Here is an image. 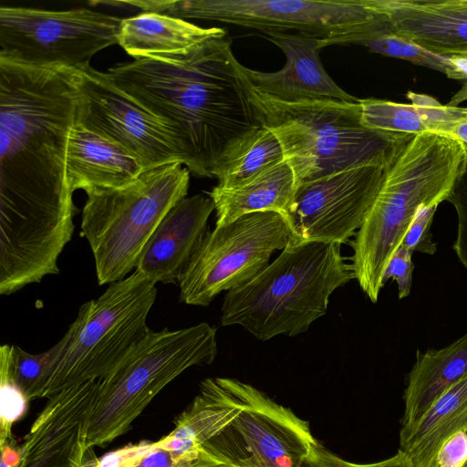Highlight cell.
Here are the masks:
<instances>
[{"label":"cell","instance_id":"4","mask_svg":"<svg viewBox=\"0 0 467 467\" xmlns=\"http://www.w3.org/2000/svg\"><path fill=\"white\" fill-rule=\"evenodd\" d=\"M340 245L290 242L254 278L226 293L221 324L261 341L306 332L327 313L333 292L354 278Z\"/></svg>","mask_w":467,"mask_h":467},{"label":"cell","instance_id":"24","mask_svg":"<svg viewBox=\"0 0 467 467\" xmlns=\"http://www.w3.org/2000/svg\"><path fill=\"white\" fill-rule=\"evenodd\" d=\"M296 188L290 165L283 161L231 187L216 185L209 192L216 212L215 226L258 212L284 214Z\"/></svg>","mask_w":467,"mask_h":467},{"label":"cell","instance_id":"5","mask_svg":"<svg viewBox=\"0 0 467 467\" xmlns=\"http://www.w3.org/2000/svg\"><path fill=\"white\" fill-rule=\"evenodd\" d=\"M246 85L262 125L281 145L296 186L351 168L389 161L414 136L367 128L359 101L288 103Z\"/></svg>","mask_w":467,"mask_h":467},{"label":"cell","instance_id":"31","mask_svg":"<svg viewBox=\"0 0 467 467\" xmlns=\"http://www.w3.org/2000/svg\"><path fill=\"white\" fill-rule=\"evenodd\" d=\"M448 202L453 205L457 214V234L452 248L467 269V164Z\"/></svg>","mask_w":467,"mask_h":467},{"label":"cell","instance_id":"40","mask_svg":"<svg viewBox=\"0 0 467 467\" xmlns=\"http://www.w3.org/2000/svg\"><path fill=\"white\" fill-rule=\"evenodd\" d=\"M461 467H467V459L465 460V462H463V464Z\"/></svg>","mask_w":467,"mask_h":467},{"label":"cell","instance_id":"38","mask_svg":"<svg viewBox=\"0 0 467 467\" xmlns=\"http://www.w3.org/2000/svg\"><path fill=\"white\" fill-rule=\"evenodd\" d=\"M451 135L467 145V120L459 122L454 127Z\"/></svg>","mask_w":467,"mask_h":467},{"label":"cell","instance_id":"32","mask_svg":"<svg viewBox=\"0 0 467 467\" xmlns=\"http://www.w3.org/2000/svg\"><path fill=\"white\" fill-rule=\"evenodd\" d=\"M413 252L400 244L392 254L383 276V283L392 278L397 282L399 298L410 296L414 265L411 260Z\"/></svg>","mask_w":467,"mask_h":467},{"label":"cell","instance_id":"29","mask_svg":"<svg viewBox=\"0 0 467 467\" xmlns=\"http://www.w3.org/2000/svg\"><path fill=\"white\" fill-rule=\"evenodd\" d=\"M438 206H421L413 218L400 244L411 252L434 254L436 244L432 241L431 226Z\"/></svg>","mask_w":467,"mask_h":467},{"label":"cell","instance_id":"23","mask_svg":"<svg viewBox=\"0 0 467 467\" xmlns=\"http://www.w3.org/2000/svg\"><path fill=\"white\" fill-rule=\"evenodd\" d=\"M467 375V332L440 349L416 352L404 391L401 427L415 423L444 391Z\"/></svg>","mask_w":467,"mask_h":467},{"label":"cell","instance_id":"21","mask_svg":"<svg viewBox=\"0 0 467 467\" xmlns=\"http://www.w3.org/2000/svg\"><path fill=\"white\" fill-rule=\"evenodd\" d=\"M467 432V375L444 391L412 425L401 427L400 451L412 467H436L442 444Z\"/></svg>","mask_w":467,"mask_h":467},{"label":"cell","instance_id":"19","mask_svg":"<svg viewBox=\"0 0 467 467\" xmlns=\"http://www.w3.org/2000/svg\"><path fill=\"white\" fill-rule=\"evenodd\" d=\"M145 171L140 161L118 144L78 123L67 147L66 175L70 191L85 192L126 186Z\"/></svg>","mask_w":467,"mask_h":467},{"label":"cell","instance_id":"34","mask_svg":"<svg viewBox=\"0 0 467 467\" xmlns=\"http://www.w3.org/2000/svg\"><path fill=\"white\" fill-rule=\"evenodd\" d=\"M467 459V432L462 431L449 438L441 447L436 467H461Z\"/></svg>","mask_w":467,"mask_h":467},{"label":"cell","instance_id":"27","mask_svg":"<svg viewBox=\"0 0 467 467\" xmlns=\"http://www.w3.org/2000/svg\"><path fill=\"white\" fill-rule=\"evenodd\" d=\"M352 45H361L372 52L405 59L413 64L438 70L452 79L462 80V77L453 65L451 57L431 53L396 36L392 31L358 40Z\"/></svg>","mask_w":467,"mask_h":467},{"label":"cell","instance_id":"15","mask_svg":"<svg viewBox=\"0 0 467 467\" xmlns=\"http://www.w3.org/2000/svg\"><path fill=\"white\" fill-rule=\"evenodd\" d=\"M99 383H79L48 399L22 444L18 467H84Z\"/></svg>","mask_w":467,"mask_h":467},{"label":"cell","instance_id":"16","mask_svg":"<svg viewBox=\"0 0 467 467\" xmlns=\"http://www.w3.org/2000/svg\"><path fill=\"white\" fill-rule=\"evenodd\" d=\"M266 38L285 54V66L275 72H262L239 65V69L254 90L275 99L296 103L309 100L358 102L339 88L320 61L318 39L298 34H271Z\"/></svg>","mask_w":467,"mask_h":467},{"label":"cell","instance_id":"20","mask_svg":"<svg viewBox=\"0 0 467 467\" xmlns=\"http://www.w3.org/2000/svg\"><path fill=\"white\" fill-rule=\"evenodd\" d=\"M221 27H202L171 16L142 12L121 20L118 44L134 59L186 53L213 38Z\"/></svg>","mask_w":467,"mask_h":467},{"label":"cell","instance_id":"17","mask_svg":"<svg viewBox=\"0 0 467 467\" xmlns=\"http://www.w3.org/2000/svg\"><path fill=\"white\" fill-rule=\"evenodd\" d=\"M215 210L211 197L195 194L172 206L145 244L134 271L157 283L179 284L207 234Z\"/></svg>","mask_w":467,"mask_h":467},{"label":"cell","instance_id":"39","mask_svg":"<svg viewBox=\"0 0 467 467\" xmlns=\"http://www.w3.org/2000/svg\"><path fill=\"white\" fill-rule=\"evenodd\" d=\"M84 467H91L88 461H85Z\"/></svg>","mask_w":467,"mask_h":467},{"label":"cell","instance_id":"10","mask_svg":"<svg viewBox=\"0 0 467 467\" xmlns=\"http://www.w3.org/2000/svg\"><path fill=\"white\" fill-rule=\"evenodd\" d=\"M121 20L88 8L1 6L0 57L31 67L78 69L118 44Z\"/></svg>","mask_w":467,"mask_h":467},{"label":"cell","instance_id":"22","mask_svg":"<svg viewBox=\"0 0 467 467\" xmlns=\"http://www.w3.org/2000/svg\"><path fill=\"white\" fill-rule=\"evenodd\" d=\"M407 98L411 103L372 98L359 99L362 123L368 129L385 132L451 135L459 122L467 120V108L441 105L431 96L411 91L407 93Z\"/></svg>","mask_w":467,"mask_h":467},{"label":"cell","instance_id":"26","mask_svg":"<svg viewBox=\"0 0 467 467\" xmlns=\"http://www.w3.org/2000/svg\"><path fill=\"white\" fill-rule=\"evenodd\" d=\"M69 339L70 331L67 329L57 344L39 354L28 353L18 346L11 345V376L29 401L43 397L51 373L67 349Z\"/></svg>","mask_w":467,"mask_h":467},{"label":"cell","instance_id":"11","mask_svg":"<svg viewBox=\"0 0 467 467\" xmlns=\"http://www.w3.org/2000/svg\"><path fill=\"white\" fill-rule=\"evenodd\" d=\"M292 233L276 212L244 214L208 232L180 282V301L207 306L223 291L239 287L260 274L274 253L285 249Z\"/></svg>","mask_w":467,"mask_h":467},{"label":"cell","instance_id":"18","mask_svg":"<svg viewBox=\"0 0 467 467\" xmlns=\"http://www.w3.org/2000/svg\"><path fill=\"white\" fill-rule=\"evenodd\" d=\"M391 31L440 56L467 55V0H374Z\"/></svg>","mask_w":467,"mask_h":467},{"label":"cell","instance_id":"33","mask_svg":"<svg viewBox=\"0 0 467 467\" xmlns=\"http://www.w3.org/2000/svg\"><path fill=\"white\" fill-rule=\"evenodd\" d=\"M153 442L130 444L105 454L101 458H88L91 467H133L152 448Z\"/></svg>","mask_w":467,"mask_h":467},{"label":"cell","instance_id":"13","mask_svg":"<svg viewBox=\"0 0 467 467\" xmlns=\"http://www.w3.org/2000/svg\"><path fill=\"white\" fill-rule=\"evenodd\" d=\"M74 72L77 123L131 153L144 171L182 163L178 143L168 127L119 88L108 73L90 65Z\"/></svg>","mask_w":467,"mask_h":467},{"label":"cell","instance_id":"8","mask_svg":"<svg viewBox=\"0 0 467 467\" xmlns=\"http://www.w3.org/2000/svg\"><path fill=\"white\" fill-rule=\"evenodd\" d=\"M156 283L133 271L85 302L68 327L70 339L45 388L49 399L71 386L104 379L150 328Z\"/></svg>","mask_w":467,"mask_h":467},{"label":"cell","instance_id":"3","mask_svg":"<svg viewBox=\"0 0 467 467\" xmlns=\"http://www.w3.org/2000/svg\"><path fill=\"white\" fill-rule=\"evenodd\" d=\"M467 164V146L440 132L414 135L389 164L378 194L351 242L354 279L377 303L390 258L418 210L448 201Z\"/></svg>","mask_w":467,"mask_h":467},{"label":"cell","instance_id":"7","mask_svg":"<svg viewBox=\"0 0 467 467\" xmlns=\"http://www.w3.org/2000/svg\"><path fill=\"white\" fill-rule=\"evenodd\" d=\"M190 173L181 162H172L141 172L126 186L86 192L81 230L99 285L120 281L135 270L161 220L187 196Z\"/></svg>","mask_w":467,"mask_h":467},{"label":"cell","instance_id":"36","mask_svg":"<svg viewBox=\"0 0 467 467\" xmlns=\"http://www.w3.org/2000/svg\"><path fill=\"white\" fill-rule=\"evenodd\" d=\"M175 467H237L236 465L220 458L204 448H201L198 455L190 460L178 463Z\"/></svg>","mask_w":467,"mask_h":467},{"label":"cell","instance_id":"2","mask_svg":"<svg viewBox=\"0 0 467 467\" xmlns=\"http://www.w3.org/2000/svg\"><path fill=\"white\" fill-rule=\"evenodd\" d=\"M78 105L74 69L0 57V206L74 204L66 156Z\"/></svg>","mask_w":467,"mask_h":467},{"label":"cell","instance_id":"37","mask_svg":"<svg viewBox=\"0 0 467 467\" xmlns=\"http://www.w3.org/2000/svg\"><path fill=\"white\" fill-rule=\"evenodd\" d=\"M14 439L0 446V467H18L21 459V448H17Z\"/></svg>","mask_w":467,"mask_h":467},{"label":"cell","instance_id":"9","mask_svg":"<svg viewBox=\"0 0 467 467\" xmlns=\"http://www.w3.org/2000/svg\"><path fill=\"white\" fill-rule=\"evenodd\" d=\"M142 12L232 24L271 34L348 42L391 31L374 0H146Z\"/></svg>","mask_w":467,"mask_h":467},{"label":"cell","instance_id":"12","mask_svg":"<svg viewBox=\"0 0 467 467\" xmlns=\"http://www.w3.org/2000/svg\"><path fill=\"white\" fill-rule=\"evenodd\" d=\"M218 379L237 413L202 447L237 467H304L318 443L308 421L248 383Z\"/></svg>","mask_w":467,"mask_h":467},{"label":"cell","instance_id":"6","mask_svg":"<svg viewBox=\"0 0 467 467\" xmlns=\"http://www.w3.org/2000/svg\"><path fill=\"white\" fill-rule=\"evenodd\" d=\"M216 328L206 322L170 330H149L100 379L88 429V448L126 433L151 400L193 366L212 364Z\"/></svg>","mask_w":467,"mask_h":467},{"label":"cell","instance_id":"30","mask_svg":"<svg viewBox=\"0 0 467 467\" xmlns=\"http://www.w3.org/2000/svg\"><path fill=\"white\" fill-rule=\"evenodd\" d=\"M304 467H412L408 457L401 451L386 460L372 463L348 462L326 449L319 442L313 449Z\"/></svg>","mask_w":467,"mask_h":467},{"label":"cell","instance_id":"28","mask_svg":"<svg viewBox=\"0 0 467 467\" xmlns=\"http://www.w3.org/2000/svg\"><path fill=\"white\" fill-rule=\"evenodd\" d=\"M10 349L8 344L0 347V446L13 439V425L23 417L29 401L13 381Z\"/></svg>","mask_w":467,"mask_h":467},{"label":"cell","instance_id":"25","mask_svg":"<svg viewBox=\"0 0 467 467\" xmlns=\"http://www.w3.org/2000/svg\"><path fill=\"white\" fill-rule=\"evenodd\" d=\"M283 161L277 138L263 125L227 150L213 171V178L218 180V186L231 188Z\"/></svg>","mask_w":467,"mask_h":467},{"label":"cell","instance_id":"1","mask_svg":"<svg viewBox=\"0 0 467 467\" xmlns=\"http://www.w3.org/2000/svg\"><path fill=\"white\" fill-rule=\"evenodd\" d=\"M239 65L225 36L183 54L119 63L107 73L168 127L191 173L213 178L227 150L263 126Z\"/></svg>","mask_w":467,"mask_h":467},{"label":"cell","instance_id":"14","mask_svg":"<svg viewBox=\"0 0 467 467\" xmlns=\"http://www.w3.org/2000/svg\"><path fill=\"white\" fill-rule=\"evenodd\" d=\"M393 160L298 184L283 214L290 242L347 243L361 227Z\"/></svg>","mask_w":467,"mask_h":467},{"label":"cell","instance_id":"35","mask_svg":"<svg viewBox=\"0 0 467 467\" xmlns=\"http://www.w3.org/2000/svg\"><path fill=\"white\" fill-rule=\"evenodd\" d=\"M182 456L163 446L159 441L153 442L152 448L133 467H175Z\"/></svg>","mask_w":467,"mask_h":467}]
</instances>
